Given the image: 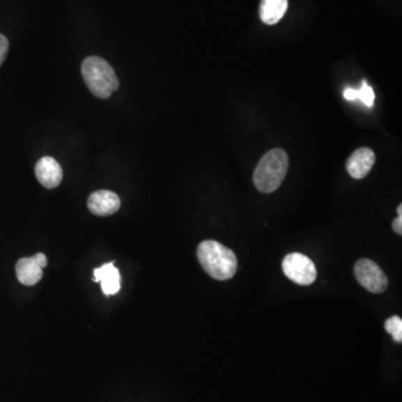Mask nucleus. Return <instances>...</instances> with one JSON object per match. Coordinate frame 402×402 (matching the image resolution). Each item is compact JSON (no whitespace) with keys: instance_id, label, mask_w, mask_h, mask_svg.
<instances>
[{"instance_id":"obj_1","label":"nucleus","mask_w":402,"mask_h":402,"mask_svg":"<svg viewBox=\"0 0 402 402\" xmlns=\"http://www.w3.org/2000/svg\"><path fill=\"white\" fill-rule=\"evenodd\" d=\"M198 261L206 273L218 281L233 279L237 272V257L231 249L216 240L200 242L197 249Z\"/></svg>"},{"instance_id":"obj_2","label":"nucleus","mask_w":402,"mask_h":402,"mask_svg":"<svg viewBox=\"0 0 402 402\" xmlns=\"http://www.w3.org/2000/svg\"><path fill=\"white\" fill-rule=\"evenodd\" d=\"M288 164V155L284 150H270L257 164L254 172V185L264 194L275 192L284 181Z\"/></svg>"},{"instance_id":"obj_3","label":"nucleus","mask_w":402,"mask_h":402,"mask_svg":"<svg viewBox=\"0 0 402 402\" xmlns=\"http://www.w3.org/2000/svg\"><path fill=\"white\" fill-rule=\"evenodd\" d=\"M82 75L91 93L109 99L118 88V79L112 66L99 56H90L82 63Z\"/></svg>"},{"instance_id":"obj_4","label":"nucleus","mask_w":402,"mask_h":402,"mask_svg":"<svg viewBox=\"0 0 402 402\" xmlns=\"http://www.w3.org/2000/svg\"><path fill=\"white\" fill-rule=\"evenodd\" d=\"M281 268L287 279L302 286L313 284L318 275L312 259L301 253L288 254L283 261Z\"/></svg>"},{"instance_id":"obj_5","label":"nucleus","mask_w":402,"mask_h":402,"mask_svg":"<svg viewBox=\"0 0 402 402\" xmlns=\"http://www.w3.org/2000/svg\"><path fill=\"white\" fill-rule=\"evenodd\" d=\"M355 274L357 281L369 292L380 294L388 287V279L380 268L379 265L368 258L357 261L355 266Z\"/></svg>"},{"instance_id":"obj_6","label":"nucleus","mask_w":402,"mask_h":402,"mask_svg":"<svg viewBox=\"0 0 402 402\" xmlns=\"http://www.w3.org/2000/svg\"><path fill=\"white\" fill-rule=\"evenodd\" d=\"M88 207L96 216H111L121 207V200L116 192L110 190H98L88 197Z\"/></svg>"},{"instance_id":"obj_7","label":"nucleus","mask_w":402,"mask_h":402,"mask_svg":"<svg viewBox=\"0 0 402 402\" xmlns=\"http://www.w3.org/2000/svg\"><path fill=\"white\" fill-rule=\"evenodd\" d=\"M37 180L47 189L56 188L62 183L63 170L61 164L54 157H42L35 167Z\"/></svg>"},{"instance_id":"obj_8","label":"nucleus","mask_w":402,"mask_h":402,"mask_svg":"<svg viewBox=\"0 0 402 402\" xmlns=\"http://www.w3.org/2000/svg\"><path fill=\"white\" fill-rule=\"evenodd\" d=\"M376 162V155L369 148H360L355 150L346 162V170L349 175L357 180L366 178Z\"/></svg>"},{"instance_id":"obj_9","label":"nucleus","mask_w":402,"mask_h":402,"mask_svg":"<svg viewBox=\"0 0 402 402\" xmlns=\"http://www.w3.org/2000/svg\"><path fill=\"white\" fill-rule=\"evenodd\" d=\"M94 281L101 283L102 291L105 295H114L121 290V276L114 262L107 263L94 270Z\"/></svg>"},{"instance_id":"obj_10","label":"nucleus","mask_w":402,"mask_h":402,"mask_svg":"<svg viewBox=\"0 0 402 402\" xmlns=\"http://www.w3.org/2000/svg\"><path fill=\"white\" fill-rule=\"evenodd\" d=\"M16 275L22 284L33 286L42 279V268L37 264L34 256L24 257L16 264Z\"/></svg>"},{"instance_id":"obj_11","label":"nucleus","mask_w":402,"mask_h":402,"mask_svg":"<svg viewBox=\"0 0 402 402\" xmlns=\"http://www.w3.org/2000/svg\"><path fill=\"white\" fill-rule=\"evenodd\" d=\"M288 8V0H262L259 7V15L263 23L266 25H275Z\"/></svg>"},{"instance_id":"obj_12","label":"nucleus","mask_w":402,"mask_h":402,"mask_svg":"<svg viewBox=\"0 0 402 402\" xmlns=\"http://www.w3.org/2000/svg\"><path fill=\"white\" fill-rule=\"evenodd\" d=\"M385 331L389 334L392 335L394 342L396 343H401L402 342V320L399 316H391L390 318L385 320Z\"/></svg>"},{"instance_id":"obj_13","label":"nucleus","mask_w":402,"mask_h":402,"mask_svg":"<svg viewBox=\"0 0 402 402\" xmlns=\"http://www.w3.org/2000/svg\"><path fill=\"white\" fill-rule=\"evenodd\" d=\"M357 93H359V99H360L366 107H371L372 105H373V90L366 84V82L362 83V86H361L360 90H357Z\"/></svg>"},{"instance_id":"obj_14","label":"nucleus","mask_w":402,"mask_h":402,"mask_svg":"<svg viewBox=\"0 0 402 402\" xmlns=\"http://www.w3.org/2000/svg\"><path fill=\"white\" fill-rule=\"evenodd\" d=\"M9 49V42L6 37L0 34V66L3 65V61L6 59Z\"/></svg>"},{"instance_id":"obj_15","label":"nucleus","mask_w":402,"mask_h":402,"mask_svg":"<svg viewBox=\"0 0 402 402\" xmlns=\"http://www.w3.org/2000/svg\"><path fill=\"white\" fill-rule=\"evenodd\" d=\"M344 99L348 100V101H355V100L359 99V93H357V90L355 88H346L343 92Z\"/></svg>"},{"instance_id":"obj_16","label":"nucleus","mask_w":402,"mask_h":402,"mask_svg":"<svg viewBox=\"0 0 402 402\" xmlns=\"http://www.w3.org/2000/svg\"><path fill=\"white\" fill-rule=\"evenodd\" d=\"M34 258L37 264L40 265V268H45L47 266L48 261L45 254L37 253L36 255H34Z\"/></svg>"},{"instance_id":"obj_17","label":"nucleus","mask_w":402,"mask_h":402,"mask_svg":"<svg viewBox=\"0 0 402 402\" xmlns=\"http://www.w3.org/2000/svg\"><path fill=\"white\" fill-rule=\"evenodd\" d=\"M392 228H394V233H398L399 236L402 235V216L396 217V219L392 222Z\"/></svg>"},{"instance_id":"obj_18","label":"nucleus","mask_w":402,"mask_h":402,"mask_svg":"<svg viewBox=\"0 0 402 402\" xmlns=\"http://www.w3.org/2000/svg\"><path fill=\"white\" fill-rule=\"evenodd\" d=\"M396 212H398V216H402V205H399V207L396 209Z\"/></svg>"}]
</instances>
